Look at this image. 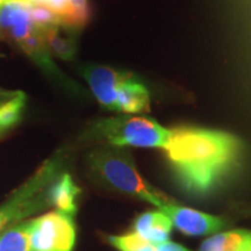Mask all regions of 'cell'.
Returning <instances> with one entry per match:
<instances>
[{"label":"cell","mask_w":251,"mask_h":251,"mask_svg":"<svg viewBox=\"0 0 251 251\" xmlns=\"http://www.w3.org/2000/svg\"><path fill=\"white\" fill-rule=\"evenodd\" d=\"M33 4L42 5L54 12L61 19L63 27L81 28L70 0H33Z\"/></svg>","instance_id":"5bb4252c"},{"label":"cell","mask_w":251,"mask_h":251,"mask_svg":"<svg viewBox=\"0 0 251 251\" xmlns=\"http://www.w3.org/2000/svg\"><path fill=\"white\" fill-rule=\"evenodd\" d=\"M87 162L92 174L113 190L151 203L157 208L174 202L143 179L127 150L112 146L102 147L90 152Z\"/></svg>","instance_id":"7a4b0ae2"},{"label":"cell","mask_w":251,"mask_h":251,"mask_svg":"<svg viewBox=\"0 0 251 251\" xmlns=\"http://www.w3.org/2000/svg\"><path fill=\"white\" fill-rule=\"evenodd\" d=\"M0 36L17 43L25 54L46 71L52 72L56 69L40 30L31 20L27 2L8 1L0 6Z\"/></svg>","instance_id":"8992f818"},{"label":"cell","mask_w":251,"mask_h":251,"mask_svg":"<svg viewBox=\"0 0 251 251\" xmlns=\"http://www.w3.org/2000/svg\"><path fill=\"white\" fill-rule=\"evenodd\" d=\"M156 213L157 211H148L137 216V219L134 222V233L139 234L140 236L146 238L149 230L152 227L153 221H155Z\"/></svg>","instance_id":"ac0fdd59"},{"label":"cell","mask_w":251,"mask_h":251,"mask_svg":"<svg viewBox=\"0 0 251 251\" xmlns=\"http://www.w3.org/2000/svg\"><path fill=\"white\" fill-rule=\"evenodd\" d=\"M83 75L93 96L106 109L128 115L149 112V90L130 72L91 65L84 69Z\"/></svg>","instance_id":"3957f363"},{"label":"cell","mask_w":251,"mask_h":251,"mask_svg":"<svg viewBox=\"0 0 251 251\" xmlns=\"http://www.w3.org/2000/svg\"><path fill=\"white\" fill-rule=\"evenodd\" d=\"M61 29L62 26H52L41 29L40 34L49 54L63 61H71L76 55V43L71 37L63 35Z\"/></svg>","instance_id":"8fae6325"},{"label":"cell","mask_w":251,"mask_h":251,"mask_svg":"<svg viewBox=\"0 0 251 251\" xmlns=\"http://www.w3.org/2000/svg\"><path fill=\"white\" fill-rule=\"evenodd\" d=\"M0 251H30L29 221L11 226L0 233Z\"/></svg>","instance_id":"7c38bea8"},{"label":"cell","mask_w":251,"mask_h":251,"mask_svg":"<svg viewBox=\"0 0 251 251\" xmlns=\"http://www.w3.org/2000/svg\"><path fill=\"white\" fill-rule=\"evenodd\" d=\"M172 228H174V225H172L170 218L166 216L163 212L157 211L155 221H153L152 227L147 235L146 240L155 247L164 243L169 241Z\"/></svg>","instance_id":"2e32d148"},{"label":"cell","mask_w":251,"mask_h":251,"mask_svg":"<svg viewBox=\"0 0 251 251\" xmlns=\"http://www.w3.org/2000/svg\"><path fill=\"white\" fill-rule=\"evenodd\" d=\"M8 1H23V2H27V4H33V0H0V6Z\"/></svg>","instance_id":"44dd1931"},{"label":"cell","mask_w":251,"mask_h":251,"mask_svg":"<svg viewBox=\"0 0 251 251\" xmlns=\"http://www.w3.org/2000/svg\"><path fill=\"white\" fill-rule=\"evenodd\" d=\"M109 243L119 251H155V246L136 233L109 236Z\"/></svg>","instance_id":"9a60e30c"},{"label":"cell","mask_w":251,"mask_h":251,"mask_svg":"<svg viewBox=\"0 0 251 251\" xmlns=\"http://www.w3.org/2000/svg\"><path fill=\"white\" fill-rule=\"evenodd\" d=\"M80 193V187L75 183L70 174L63 172L49 187L50 206H54L56 211L74 216L77 212V199Z\"/></svg>","instance_id":"9c48e42d"},{"label":"cell","mask_w":251,"mask_h":251,"mask_svg":"<svg viewBox=\"0 0 251 251\" xmlns=\"http://www.w3.org/2000/svg\"><path fill=\"white\" fill-rule=\"evenodd\" d=\"M62 163L63 156L59 155L48 159L0 205V233L50 206L48 191L52 181L61 175Z\"/></svg>","instance_id":"5b68a950"},{"label":"cell","mask_w":251,"mask_h":251,"mask_svg":"<svg viewBox=\"0 0 251 251\" xmlns=\"http://www.w3.org/2000/svg\"><path fill=\"white\" fill-rule=\"evenodd\" d=\"M90 137L112 147L164 149L170 140L171 129L150 118L139 115L101 119L90 128Z\"/></svg>","instance_id":"277c9868"},{"label":"cell","mask_w":251,"mask_h":251,"mask_svg":"<svg viewBox=\"0 0 251 251\" xmlns=\"http://www.w3.org/2000/svg\"><path fill=\"white\" fill-rule=\"evenodd\" d=\"M18 91H8V90H4L0 89V103L7 101L8 99H11L12 97H14L17 94Z\"/></svg>","instance_id":"ffe728a7"},{"label":"cell","mask_w":251,"mask_h":251,"mask_svg":"<svg viewBox=\"0 0 251 251\" xmlns=\"http://www.w3.org/2000/svg\"><path fill=\"white\" fill-rule=\"evenodd\" d=\"M30 251H74L76 226L74 216L52 211L29 220Z\"/></svg>","instance_id":"52a82bcc"},{"label":"cell","mask_w":251,"mask_h":251,"mask_svg":"<svg viewBox=\"0 0 251 251\" xmlns=\"http://www.w3.org/2000/svg\"><path fill=\"white\" fill-rule=\"evenodd\" d=\"M165 152L180 187L191 196H206L237 168L243 143L224 130L200 127L171 129Z\"/></svg>","instance_id":"6da1fadb"},{"label":"cell","mask_w":251,"mask_h":251,"mask_svg":"<svg viewBox=\"0 0 251 251\" xmlns=\"http://www.w3.org/2000/svg\"><path fill=\"white\" fill-rule=\"evenodd\" d=\"M26 103L27 96L21 91H18L7 101L0 103V130H7L21 120Z\"/></svg>","instance_id":"4fadbf2b"},{"label":"cell","mask_w":251,"mask_h":251,"mask_svg":"<svg viewBox=\"0 0 251 251\" xmlns=\"http://www.w3.org/2000/svg\"><path fill=\"white\" fill-rule=\"evenodd\" d=\"M199 251H251V230H236L216 233L200 244Z\"/></svg>","instance_id":"30bf717a"},{"label":"cell","mask_w":251,"mask_h":251,"mask_svg":"<svg viewBox=\"0 0 251 251\" xmlns=\"http://www.w3.org/2000/svg\"><path fill=\"white\" fill-rule=\"evenodd\" d=\"M155 251H191L188 250L187 248L178 243H174L171 241H166L164 243L158 244V246L155 247Z\"/></svg>","instance_id":"d6986e66"},{"label":"cell","mask_w":251,"mask_h":251,"mask_svg":"<svg viewBox=\"0 0 251 251\" xmlns=\"http://www.w3.org/2000/svg\"><path fill=\"white\" fill-rule=\"evenodd\" d=\"M5 133V131H2V130H0V137H1V135L2 134H4Z\"/></svg>","instance_id":"7402d4cb"},{"label":"cell","mask_w":251,"mask_h":251,"mask_svg":"<svg viewBox=\"0 0 251 251\" xmlns=\"http://www.w3.org/2000/svg\"><path fill=\"white\" fill-rule=\"evenodd\" d=\"M31 20L39 30L52 26H62V21L54 12L39 4H29Z\"/></svg>","instance_id":"e0dca14e"},{"label":"cell","mask_w":251,"mask_h":251,"mask_svg":"<svg viewBox=\"0 0 251 251\" xmlns=\"http://www.w3.org/2000/svg\"><path fill=\"white\" fill-rule=\"evenodd\" d=\"M159 209L170 218L174 227L188 236L214 235L229 225L227 220L222 216L207 214L197 209L177 205L175 201L166 203Z\"/></svg>","instance_id":"ba28073f"}]
</instances>
